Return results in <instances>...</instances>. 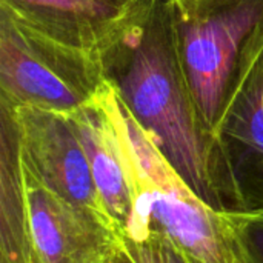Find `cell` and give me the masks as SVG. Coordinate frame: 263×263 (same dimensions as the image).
I'll return each instance as SVG.
<instances>
[{"mask_svg": "<svg viewBox=\"0 0 263 263\" xmlns=\"http://www.w3.org/2000/svg\"><path fill=\"white\" fill-rule=\"evenodd\" d=\"M112 263H134V262H133V259L125 253V250H122V251L119 253V256L112 260Z\"/></svg>", "mask_w": 263, "mask_h": 263, "instance_id": "14", "label": "cell"}, {"mask_svg": "<svg viewBox=\"0 0 263 263\" xmlns=\"http://www.w3.org/2000/svg\"><path fill=\"white\" fill-rule=\"evenodd\" d=\"M125 253L134 263H202L191 259L166 237L146 231L133 237H122Z\"/></svg>", "mask_w": 263, "mask_h": 263, "instance_id": "11", "label": "cell"}, {"mask_svg": "<svg viewBox=\"0 0 263 263\" xmlns=\"http://www.w3.org/2000/svg\"><path fill=\"white\" fill-rule=\"evenodd\" d=\"M165 2L170 6V9L174 12H196L234 0H165Z\"/></svg>", "mask_w": 263, "mask_h": 263, "instance_id": "13", "label": "cell"}, {"mask_svg": "<svg viewBox=\"0 0 263 263\" xmlns=\"http://www.w3.org/2000/svg\"><path fill=\"white\" fill-rule=\"evenodd\" d=\"M26 186L34 263H112L123 250L122 234L111 222L28 177Z\"/></svg>", "mask_w": 263, "mask_h": 263, "instance_id": "7", "label": "cell"}, {"mask_svg": "<svg viewBox=\"0 0 263 263\" xmlns=\"http://www.w3.org/2000/svg\"><path fill=\"white\" fill-rule=\"evenodd\" d=\"M2 108L0 128V263H34L26 176L17 125Z\"/></svg>", "mask_w": 263, "mask_h": 263, "instance_id": "10", "label": "cell"}, {"mask_svg": "<svg viewBox=\"0 0 263 263\" xmlns=\"http://www.w3.org/2000/svg\"><path fill=\"white\" fill-rule=\"evenodd\" d=\"M120 108V97L106 80L96 97L69 117L88 156L103 208L123 237L134 216L136 196Z\"/></svg>", "mask_w": 263, "mask_h": 263, "instance_id": "8", "label": "cell"}, {"mask_svg": "<svg viewBox=\"0 0 263 263\" xmlns=\"http://www.w3.org/2000/svg\"><path fill=\"white\" fill-rule=\"evenodd\" d=\"M103 68L125 108L174 171L223 213L213 177L211 136L182 72L165 0H143L106 45Z\"/></svg>", "mask_w": 263, "mask_h": 263, "instance_id": "1", "label": "cell"}, {"mask_svg": "<svg viewBox=\"0 0 263 263\" xmlns=\"http://www.w3.org/2000/svg\"><path fill=\"white\" fill-rule=\"evenodd\" d=\"M105 83L103 52L49 34L2 6V105L72 116Z\"/></svg>", "mask_w": 263, "mask_h": 263, "instance_id": "3", "label": "cell"}, {"mask_svg": "<svg viewBox=\"0 0 263 263\" xmlns=\"http://www.w3.org/2000/svg\"><path fill=\"white\" fill-rule=\"evenodd\" d=\"M213 177L223 213L263 210V26L245 45L211 131Z\"/></svg>", "mask_w": 263, "mask_h": 263, "instance_id": "4", "label": "cell"}, {"mask_svg": "<svg viewBox=\"0 0 263 263\" xmlns=\"http://www.w3.org/2000/svg\"><path fill=\"white\" fill-rule=\"evenodd\" d=\"M6 108L17 125L26 177L71 205L112 223L97 193L88 156L71 117L32 106Z\"/></svg>", "mask_w": 263, "mask_h": 263, "instance_id": "6", "label": "cell"}, {"mask_svg": "<svg viewBox=\"0 0 263 263\" xmlns=\"http://www.w3.org/2000/svg\"><path fill=\"white\" fill-rule=\"evenodd\" d=\"M143 0H2L23 20L83 48L103 52Z\"/></svg>", "mask_w": 263, "mask_h": 263, "instance_id": "9", "label": "cell"}, {"mask_svg": "<svg viewBox=\"0 0 263 263\" xmlns=\"http://www.w3.org/2000/svg\"><path fill=\"white\" fill-rule=\"evenodd\" d=\"M120 103L136 196L134 216L123 237L154 231L194 260L248 263L227 214L211 208L183 182Z\"/></svg>", "mask_w": 263, "mask_h": 263, "instance_id": "2", "label": "cell"}, {"mask_svg": "<svg viewBox=\"0 0 263 263\" xmlns=\"http://www.w3.org/2000/svg\"><path fill=\"white\" fill-rule=\"evenodd\" d=\"M170 14L182 72L211 136L242 51L263 26V0H234L196 12L170 9Z\"/></svg>", "mask_w": 263, "mask_h": 263, "instance_id": "5", "label": "cell"}, {"mask_svg": "<svg viewBox=\"0 0 263 263\" xmlns=\"http://www.w3.org/2000/svg\"><path fill=\"white\" fill-rule=\"evenodd\" d=\"M225 214L236 231L247 262L263 263V210Z\"/></svg>", "mask_w": 263, "mask_h": 263, "instance_id": "12", "label": "cell"}]
</instances>
